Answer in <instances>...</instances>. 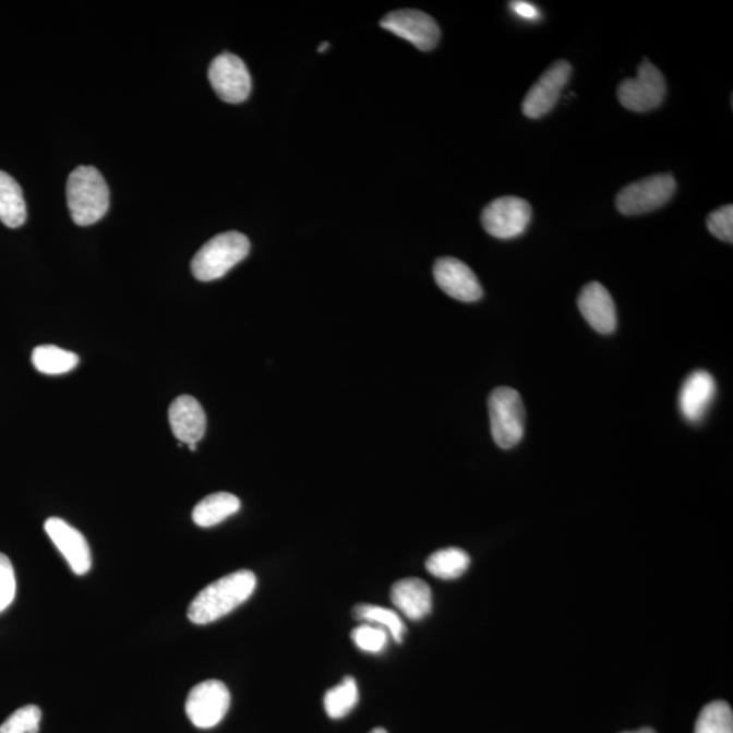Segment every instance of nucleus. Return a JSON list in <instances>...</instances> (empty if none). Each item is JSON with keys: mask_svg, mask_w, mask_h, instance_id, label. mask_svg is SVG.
Listing matches in <instances>:
<instances>
[{"mask_svg": "<svg viewBox=\"0 0 733 733\" xmlns=\"http://www.w3.org/2000/svg\"><path fill=\"white\" fill-rule=\"evenodd\" d=\"M40 721V708L36 705H25L0 725V733H38Z\"/></svg>", "mask_w": 733, "mask_h": 733, "instance_id": "393cba45", "label": "nucleus"}, {"mask_svg": "<svg viewBox=\"0 0 733 733\" xmlns=\"http://www.w3.org/2000/svg\"><path fill=\"white\" fill-rule=\"evenodd\" d=\"M708 230L716 238L724 242H733V207L732 204L724 205L713 211L707 219Z\"/></svg>", "mask_w": 733, "mask_h": 733, "instance_id": "bb28decb", "label": "nucleus"}, {"mask_svg": "<svg viewBox=\"0 0 733 733\" xmlns=\"http://www.w3.org/2000/svg\"><path fill=\"white\" fill-rule=\"evenodd\" d=\"M26 203L20 183L0 170V220L10 229L25 224Z\"/></svg>", "mask_w": 733, "mask_h": 733, "instance_id": "6ab92c4d", "label": "nucleus"}, {"mask_svg": "<svg viewBox=\"0 0 733 733\" xmlns=\"http://www.w3.org/2000/svg\"><path fill=\"white\" fill-rule=\"evenodd\" d=\"M676 191L671 175H657L630 183L616 194V209L622 215L637 216L652 213L668 204Z\"/></svg>", "mask_w": 733, "mask_h": 733, "instance_id": "39448f33", "label": "nucleus"}, {"mask_svg": "<svg viewBox=\"0 0 733 733\" xmlns=\"http://www.w3.org/2000/svg\"><path fill=\"white\" fill-rule=\"evenodd\" d=\"M208 77L220 99L229 104H241L252 92V77L247 64L232 53H221L209 65Z\"/></svg>", "mask_w": 733, "mask_h": 733, "instance_id": "9d476101", "label": "nucleus"}, {"mask_svg": "<svg viewBox=\"0 0 733 733\" xmlns=\"http://www.w3.org/2000/svg\"><path fill=\"white\" fill-rule=\"evenodd\" d=\"M110 193L107 181L93 166H80L67 181V204L77 226H91L108 213Z\"/></svg>", "mask_w": 733, "mask_h": 733, "instance_id": "f03ea898", "label": "nucleus"}, {"mask_svg": "<svg viewBox=\"0 0 733 733\" xmlns=\"http://www.w3.org/2000/svg\"><path fill=\"white\" fill-rule=\"evenodd\" d=\"M355 646L366 653H381L388 644V633L383 627L363 624L352 630Z\"/></svg>", "mask_w": 733, "mask_h": 733, "instance_id": "a878e982", "label": "nucleus"}, {"mask_svg": "<svg viewBox=\"0 0 733 733\" xmlns=\"http://www.w3.org/2000/svg\"><path fill=\"white\" fill-rule=\"evenodd\" d=\"M577 303H579L580 313L593 331L602 335H610L615 331V303L601 283L592 281L582 288Z\"/></svg>", "mask_w": 733, "mask_h": 733, "instance_id": "dca6fc26", "label": "nucleus"}, {"mask_svg": "<svg viewBox=\"0 0 733 733\" xmlns=\"http://www.w3.org/2000/svg\"><path fill=\"white\" fill-rule=\"evenodd\" d=\"M250 242L238 231L224 232L199 250L192 261V274L200 281H213L248 257Z\"/></svg>", "mask_w": 733, "mask_h": 733, "instance_id": "7ed1b4c3", "label": "nucleus"}, {"mask_svg": "<svg viewBox=\"0 0 733 733\" xmlns=\"http://www.w3.org/2000/svg\"><path fill=\"white\" fill-rule=\"evenodd\" d=\"M257 587V577L252 570H237L211 582L189 604L188 618L196 625H208L224 618L248 601Z\"/></svg>", "mask_w": 733, "mask_h": 733, "instance_id": "f257e3e1", "label": "nucleus"}, {"mask_svg": "<svg viewBox=\"0 0 733 733\" xmlns=\"http://www.w3.org/2000/svg\"><path fill=\"white\" fill-rule=\"evenodd\" d=\"M231 696L229 688L220 681H204L189 693L185 710L194 726L202 730L214 729L229 712Z\"/></svg>", "mask_w": 733, "mask_h": 733, "instance_id": "0eeeda50", "label": "nucleus"}, {"mask_svg": "<svg viewBox=\"0 0 733 733\" xmlns=\"http://www.w3.org/2000/svg\"><path fill=\"white\" fill-rule=\"evenodd\" d=\"M433 276L441 290L459 302H477L482 298L479 277L470 266L454 257L438 259L433 266Z\"/></svg>", "mask_w": 733, "mask_h": 733, "instance_id": "f8f14e48", "label": "nucleus"}, {"mask_svg": "<svg viewBox=\"0 0 733 733\" xmlns=\"http://www.w3.org/2000/svg\"><path fill=\"white\" fill-rule=\"evenodd\" d=\"M714 377L707 371H694L683 383L680 394V408L688 423H699L707 414L716 397Z\"/></svg>", "mask_w": 733, "mask_h": 733, "instance_id": "2eb2a0df", "label": "nucleus"}, {"mask_svg": "<svg viewBox=\"0 0 733 733\" xmlns=\"http://www.w3.org/2000/svg\"><path fill=\"white\" fill-rule=\"evenodd\" d=\"M169 423L177 441L189 446L202 441L207 430V416L196 398L180 396L170 405Z\"/></svg>", "mask_w": 733, "mask_h": 733, "instance_id": "4468645a", "label": "nucleus"}, {"mask_svg": "<svg viewBox=\"0 0 733 733\" xmlns=\"http://www.w3.org/2000/svg\"><path fill=\"white\" fill-rule=\"evenodd\" d=\"M241 509L240 498L235 494L219 492L209 494L193 509L192 518L199 527H214Z\"/></svg>", "mask_w": 733, "mask_h": 733, "instance_id": "a211bd4d", "label": "nucleus"}, {"mask_svg": "<svg viewBox=\"0 0 733 733\" xmlns=\"http://www.w3.org/2000/svg\"><path fill=\"white\" fill-rule=\"evenodd\" d=\"M694 733H733L732 708L724 701L707 705L698 716Z\"/></svg>", "mask_w": 733, "mask_h": 733, "instance_id": "b1692460", "label": "nucleus"}, {"mask_svg": "<svg viewBox=\"0 0 733 733\" xmlns=\"http://www.w3.org/2000/svg\"><path fill=\"white\" fill-rule=\"evenodd\" d=\"M359 702V688L352 676H346L337 686L327 690L324 707L333 720L346 718Z\"/></svg>", "mask_w": 733, "mask_h": 733, "instance_id": "4be33fe9", "label": "nucleus"}, {"mask_svg": "<svg viewBox=\"0 0 733 733\" xmlns=\"http://www.w3.org/2000/svg\"><path fill=\"white\" fill-rule=\"evenodd\" d=\"M624 733H657L652 729H641L637 731H632V732H624Z\"/></svg>", "mask_w": 733, "mask_h": 733, "instance_id": "c756f323", "label": "nucleus"}, {"mask_svg": "<svg viewBox=\"0 0 733 733\" xmlns=\"http://www.w3.org/2000/svg\"><path fill=\"white\" fill-rule=\"evenodd\" d=\"M494 443L500 448L516 446L525 435V405L513 387L494 388L488 401Z\"/></svg>", "mask_w": 733, "mask_h": 733, "instance_id": "20e7f679", "label": "nucleus"}, {"mask_svg": "<svg viewBox=\"0 0 733 733\" xmlns=\"http://www.w3.org/2000/svg\"><path fill=\"white\" fill-rule=\"evenodd\" d=\"M381 26L424 52L432 51L441 40L437 22L420 10L393 11L381 21Z\"/></svg>", "mask_w": 733, "mask_h": 733, "instance_id": "1a4fd4ad", "label": "nucleus"}, {"mask_svg": "<svg viewBox=\"0 0 733 733\" xmlns=\"http://www.w3.org/2000/svg\"><path fill=\"white\" fill-rule=\"evenodd\" d=\"M570 75L572 65L566 60H558L550 65L527 93L521 105L525 116L529 119H541L548 115L557 104Z\"/></svg>", "mask_w": 733, "mask_h": 733, "instance_id": "9b49d317", "label": "nucleus"}, {"mask_svg": "<svg viewBox=\"0 0 733 733\" xmlns=\"http://www.w3.org/2000/svg\"><path fill=\"white\" fill-rule=\"evenodd\" d=\"M355 618L359 621H364L365 624H372L383 629L387 630L388 635L392 636L393 640L401 644L404 641L405 627L401 616H399L396 611L390 609H385L381 606H374V604H358L353 609Z\"/></svg>", "mask_w": 733, "mask_h": 733, "instance_id": "5701e85b", "label": "nucleus"}, {"mask_svg": "<svg viewBox=\"0 0 733 733\" xmlns=\"http://www.w3.org/2000/svg\"><path fill=\"white\" fill-rule=\"evenodd\" d=\"M392 602L407 618L424 620L432 611V591L424 580L409 577L393 586Z\"/></svg>", "mask_w": 733, "mask_h": 733, "instance_id": "f3484780", "label": "nucleus"}, {"mask_svg": "<svg viewBox=\"0 0 733 733\" xmlns=\"http://www.w3.org/2000/svg\"><path fill=\"white\" fill-rule=\"evenodd\" d=\"M370 733H387L386 730L383 729H374Z\"/></svg>", "mask_w": 733, "mask_h": 733, "instance_id": "2f4dec72", "label": "nucleus"}, {"mask_svg": "<svg viewBox=\"0 0 733 733\" xmlns=\"http://www.w3.org/2000/svg\"><path fill=\"white\" fill-rule=\"evenodd\" d=\"M327 48H329V43H322L321 46H320V48H319V52H320V53H322V52H326V51H327Z\"/></svg>", "mask_w": 733, "mask_h": 733, "instance_id": "7c9ffc66", "label": "nucleus"}, {"mask_svg": "<svg viewBox=\"0 0 733 733\" xmlns=\"http://www.w3.org/2000/svg\"><path fill=\"white\" fill-rule=\"evenodd\" d=\"M16 580L13 564L8 555L0 553V613L13 603Z\"/></svg>", "mask_w": 733, "mask_h": 733, "instance_id": "cd10ccee", "label": "nucleus"}, {"mask_svg": "<svg viewBox=\"0 0 733 733\" xmlns=\"http://www.w3.org/2000/svg\"><path fill=\"white\" fill-rule=\"evenodd\" d=\"M32 363L41 374L61 375L74 370L80 364V358L76 353L65 351L63 348L41 346L33 351Z\"/></svg>", "mask_w": 733, "mask_h": 733, "instance_id": "412c9836", "label": "nucleus"}, {"mask_svg": "<svg viewBox=\"0 0 733 733\" xmlns=\"http://www.w3.org/2000/svg\"><path fill=\"white\" fill-rule=\"evenodd\" d=\"M509 5L510 10H513L516 15L521 16V19L525 20L540 19V10H538L534 4L527 2H513Z\"/></svg>", "mask_w": 733, "mask_h": 733, "instance_id": "c85d7f7f", "label": "nucleus"}, {"mask_svg": "<svg viewBox=\"0 0 733 733\" xmlns=\"http://www.w3.org/2000/svg\"><path fill=\"white\" fill-rule=\"evenodd\" d=\"M425 566L426 570L437 579L454 580L469 569L470 557L462 549L447 548L432 553Z\"/></svg>", "mask_w": 733, "mask_h": 733, "instance_id": "aec40b11", "label": "nucleus"}, {"mask_svg": "<svg viewBox=\"0 0 733 733\" xmlns=\"http://www.w3.org/2000/svg\"><path fill=\"white\" fill-rule=\"evenodd\" d=\"M531 216V205L525 199L507 196L493 200L482 213L481 221L489 236L510 240L524 235Z\"/></svg>", "mask_w": 733, "mask_h": 733, "instance_id": "6e6552de", "label": "nucleus"}, {"mask_svg": "<svg viewBox=\"0 0 733 733\" xmlns=\"http://www.w3.org/2000/svg\"><path fill=\"white\" fill-rule=\"evenodd\" d=\"M44 529L74 574L86 575L91 570L92 550L81 531L60 518H49Z\"/></svg>", "mask_w": 733, "mask_h": 733, "instance_id": "ddd939ff", "label": "nucleus"}, {"mask_svg": "<svg viewBox=\"0 0 733 733\" xmlns=\"http://www.w3.org/2000/svg\"><path fill=\"white\" fill-rule=\"evenodd\" d=\"M665 92L668 87L662 71L646 59L638 65L636 77L621 83L616 96L627 110L646 113L662 105Z\"/></svg>", "mask_w": 733, "mask_h": 733, "instance_id": "423d86ee", "label": "nucleus"}]
</instances>
